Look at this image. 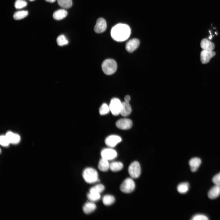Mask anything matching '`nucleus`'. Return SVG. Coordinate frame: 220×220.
<instances>
[{
  "instance_id": "obj_25",
  "label": "nucleus",
  "mask_w": 220,
  "mask_h": 220,
  "mask_svg": "<svg viewBox=\"0 0 220 220\" xmlns=\"http://www.w3.org/2000/svg\"><path fill=\"white\" fill-rule=\"evenodd\" d=\"M28 14L27 11H20L15 12L13 16V18L16 20H19L26 17Z\"/></svg>"
},
{
  "instance_id": "obj_32",
  "label": "nucleus",
  "mask_w": 220,
  "mask_h": 220,
  "mask_svg": "<svg viewBox=\"0 0 220 220\" xmlns=\"http://www.w3.org/2000/svg\"><path fill=\"white\" fill-rule=\"evenodd\" d=\"M212 181L215 185L220 186V172L213 177Z\"/></svg>"
},
{
  "instance_id": "obj_8",
  "label": "nucleus",
  "mask_w": 220,
  "mask_h": 220,
  "mask_svg": "<svg viewBox=\"0 0 220 220\" xmlns=\"http://www.w3.org/2000/svg\"><path fill=\"white\" fill-rule=\"evenodd\" d=\"M107 28V23L105 19L100 18L97 20L94 30V31L97 33L104 32Z\"/></svg>"
},
{
  "instance_id": "obj_19",
  "label": "nucleus",
  "mask_w": 220,
  "mask_h": 220,
  "mask_svg": "<svg viewBox=\"0 0 220 220\" xmlns=\"http://www.w3.org/2000/svg\"><path fill=\"white\" fill-rule=\"evenodd\" d=\"M96 208L95 204L93 202L86 203L83 207V212L86 214H89L93 212Z\"/></svg>"
},
{
  "instance_id": "obj_36",
  "label": "nucleus",
  "mask_w": 220,
  "mask_h": 220,
  "mask_svg": "<svg viewBox=\"0 0 220 220\" xmlns=\"http://www.w3.org/2000/svg\"><path fill=\"white\" fill-rule=\"evenodd\" d=\"M30 0L31 1H34V0Z\"/></svg>"
},
{
  "instance_id": "obj_24",
  "label": "nucleus",
  "mask_w": 220,
  "mask_h": 220,
  "mask_svg": "<svg viewBox=\"0 0 220 220\" xmlns=\"http://www.w3.org/2000/svg\"><path fill=\"white\" fill-rule=\"evenodd\" d=\"M105 189V187L102 184H97L91 188L90 189V193H99L102 192Z\"/></svg>"
},
{
  "instance_id": "obj_34",
  "label": "nucleus",
  "mask_w": 220,
  "mask_h": 220,
  "mask_svg": "<svg viewBox=\"0 0 220 220\" xmlns=\"http://www.w3.org/2000/svg\"><path fill=\"white\" fill-rule=\"evenodd\" d=\"M130 100V96L128 95H126L124 97V101L129 103Z\"/></svg>"
},
{
  "instance_id": "obj_13",
  "label": "nucleus",
  "mask_w": 220,
  "mask_h": 220,
  "mask_svg": "<svg viewBox=\"0 0 220 220\" xmlns=\"http://www.w3.org/2000/svg\"><path fill=\"white\" fill-rule=\"evenodd\" d=\"M131 112V107L128 102L124 101L122 103L120 114L123 116L129 115Z\"/></svg>"
},
{
  "instance_id": "obj_18",
  "label": "nucleus",
  "mask_w": 220,
  "mask_h": 220,
  "mask_svg": "<svg viewBox=\"0 0 220 220\" xmlns=\"http://www.w3.org/2000/svg\"><path fill=\"white\" fill-rule=\"evenodd\" d=\"M68 14L66 10L64 9H60L56 11L53 13V18L57 20L63 19L66 17Z\"/></svg>"
},
{
  "instance_id": "obj_7",
  "label": "nucleus",
  "mask_w": 220,
  "mask_h": 220,
  "mask_svg": "<svg viewBox=\"0 0 220 220\" xmlns=\"http://www.w3.org/2000/svg\"><path fill=\"white\" fill-rule=\"evenodd\" d=\"M132 121L129 119L123 118L119 119L116 123V126L118 128L122 130H127L132 126Z\"/></svg>"
},
{
  "instance_id": "obj_26",
  "label": "nucleus",
  "mask_w": 220,
  "mask_h": 220,
  "mask_svg": "<svg viewBox=\"0 0 220 220\" xmlns=\"http://www.w3.org/2000/svg\"><path fill=\"white\" fill-rule=\"evenodd\" d=\"M57 1L59 6L66 9L70 8L72 4V0H57Z\"/></svg>"
},
{
  "instance_id": "obj_3",
  "label": "nucleus",
  "mask_w": 220,
  "mask_h": 220,
  "mask_svg": "<svg viewBox=\"0 0 220 220\" xmlns=\"http://www.w3.org/2000/svg\"><path fill=\"white\" fill-rule=\"evenodd\" d=\"M101 68L104 73L107 75H111L114 73L117 69V64L114 60L108 59L102 63Z\"/></svg>"
},
{
  "instance_id": "obj_27",
  "label": "nucleus",
  "mask_w": 220,
  "mask_h": 220,
  "mask_svg": "<svg viewBox=\"0 0 220 220\" xmlns=\"http://www.w3.org/2000/svg\"><path fill=\"white\" fill-rule=\"evenodd\" d=\"M57 42L58 45L59 46H63L67 44L68 41L64 35H61L57 38Z\"/></svg>"
},
{
  "instance_id": "obj_22",
  "label": "nucleus",
  "mask_w": 220,
  "mask_h": 220,
  "mask_svg": "<svg viewBox=\"0 0 220 220\" xmlns=\"http://www.w3.org/2000/svg\"><path fill=\"white\" fill-rule=\"evenodd\" d=\"M115 201V197L111 195H105L102 198L103 203L106 206L112 204Z\"/></svg>"
},
{
  "instance_id": "obj_29",
  "label": "nucleus",
  "mask_w": 220,
  "mask_h": 220,
  "mask_svg": "<svg viewBox=\"0 0 220 220\" xmlns=\"http://www.w3.org/2000/svg\"><path fill=\"white\" fill-rule=\"evenodd\" d=\"M88 199L91 201H95L99 200L101 198L100 194L89 193L87 195Z\"/></svg>"
},
{
  "instance_id": "obj_9",
  "label": "nucleus",
  "mask_w": 220,
  "mask_h": 220,
  "mask_svg": "<svg viewBox=\"0 0 220 220\" xmlns=\"http://www.w3.org/2000/svg\"><path fill=\"white\" fill-rule=\"evenodd\" d=\"M102 158L107 160H112L117 156L116 151L112 149L105 148L102 150L101 152Z\"/></svg>"
},
{
  "instance_id": "obj_4",
  "label": "nucleus",
  "mask_w": 220,
  "mask_h": 220,
  "mask_svg": "<svg viewBox=\"0 0 220 220\" xmlns=\"http://www.w3.org/2000/svg\"><path fill=\"white\" fill-rule=\"evenodd\" d=\"M135 184L133 180L130 178L125 179L120 186V190L123 192L129 193L131 192L135 188Z\"/></svg>"
},
{
  "instance_id": "obj_5",
  "label": "nucleus",
  "mask_w": 220,
  "mask_h": 220,
  "mask_svg": "<svg viewBox=\"0 0 220 220\" xmlns=\"http://www.w3.org/2000/svg\"><path fill=\"white\" fill-rule=\"evenodd\" d=\"M128 171L132 178H138L141 173V168L139 163L137 161L132 162L129 167Z\"/></svg>"
},
{
  "instance_id": "obj_35",
  "label": "nucleus",
  "mask_w": 220,
  "mask_h": 220,
  "mask_svg": "<svg viewBox=\"0 0 220 220\" xmlns=\"http://www.w3.org/2000/svg\"><path fill=\"white\" fill-rule=\"evenodd\" d=\"M46 1L51 3L54 2L56 0H45Z\"/></svg>"
},
{
  "instance_id": "obj_11",
  "label": "nucleus",
  "mask_w": 220,
  "mask_h": 220,
  "mask_svg": "<svg viewBox=\"0 0 220 220\" xmlns=\"http://www.w3.org/2000/svg\"><path fill=\"white\" fill-rule=\"evenodd\" d=\"M140 41L137 38H133L129 41L126 43L125 48L129 53H132L138 47Z\"/></svg>"
},
{
  "instance_id": "obj_20",
  "label": "nucleus",
  "mask_w": 220,
  "mask_h": 220,
  "mask_svg": "<svg viewBox=\"0 0 220 220\" xmlns=\"http://www.w3.org/2000/svg\"><path fill=\"white\" fill-rule=\"evenodd\" d=\"M110 164L108 160L102 158L99 161L98 167L99 170L102 171H106L109 168Z\"/></svg>"
},
{
  "instance_id": "obj_12",
  "label": "nucleus",
  "mask_w": 220,
  "mask_h": 220,
  "mask_svg": "<svg viewBox=\"0 0 220 220\" xmlns=\"http://www.w3.org/2000/svg\"><path fill=\"white\" fill-rule=\"evenodd\" d=\"M121 141V138L119 136L116 135H111L106 138L105 142L107 146L113 147Z\"/></svg>"
},
{
  "instance_id": "obj_10",
  "label": "nucleus",
  "mask_w": 220,
  "mask_h": 220,
  "mask_svg": "<svg viewBox=\"0 0 220 220\" xmlns=\"http://www.w3.org/2000/svg\"><path fill=\"white\" fill-rule=\"evenodd\" d=\"M215 55V53L213 51L203 50L200 54V61L202 63H208L211 59Z\"/></svg>"
},
{
  "instance_id": "obj_31",
  "label": "nucleus",
  "mask_w": 220,
  "mask_h": 220,
  "mask_svg": "<svg viewBox=\"0 0 220 220\" xmlns=\"http://www.w3.org/2000/svg\"><path fill=\"white\" fill-rule=\"evenodd\" d=\"M0 142L1 145L3 146H6L10 143L6 135H2L0 138Z\"/></svg>"
},
{
  "instance_id": "obj_16",
  "label": "nucleus",
  "mask_w": 220,
  "mask_h": 220,
  "mask_svg": "<svg viewBox=\"0 0 220 220\" xmlns=\"http://www.w3.org/2000/svg\"><path fill=\"white\" fill-rule=\"evenodd\" d=\"M201 162L200 159L199 158L194 157L191 159L189 162L191 171L193 172L196 171L200 166Z\"/></svg>"
},
{
  "instance_id": "obj_14",
  "label": "nucleus",
  "mask_w": 220,
  "mask_h": 220,
  "mask_svg": "<svg viewBox=\"0 0 220 220\" xmlns=\"http://www.w3.org/2000/svg\"><path fill=\"white\" fill-rule=\"evenodd\" d=\"M5 135L10 143L17 144L20 142V136L18 134L12 132H8Z\"/></svg>"
},
{
  "instance_id": "obj_33",
  "label": "nucleus",
  "mask_w": 220,
  "mask_h": 220,
  "mask_svg": "<svg viewBox=\"0 0 220 220\" xmlns=\"http://www.w3.org/2000/svg\"><path fill=\"white\" fill-rule=\"evenodd\" d=\"M193 220H208L207 217L203 215L198 214L194 216L192 218Z\"/></svg>"
},
{
  "instance_id": "obj_23",
  "label": "nucleus",
  "mask_w": 220,
  "mask_h": 220,
  "mask_svg": "<svg viewBox=\"0 0 220 220\" xmlns=\"http://www.w3.org/2000/svg\"><path fill=\"white\" fill-rule=\"evenodd\" d=\"M189 186V184L188 182L182 183L178 185L177 189L179 193H186L188 190Z\"/></svg>"
},
{
  "instance_id": "obj_1",
  "label": "nucleus",
  "mask_w": 220,
  "mask_h": 220,
  "mask_svg": "<svg viewBox=\"0 0 220 220\" xmlns=\"http://www.w3.org/2000/svg\"><path fill=\"white\" fill-rule=\"evenodd\" d=\"M131 30L127 25L123 24H118L111 29V35L114 40L123 42L126 40L130 36Z\"/></svg>"
},
{
  "instance_id": "obj_17",
  "label": "nucleus",
  "mask_w": 220,
  "mask_h": 220,
  "mask_svg": "<svg viewBox=\"0 0 220 220\" xmlns=\"http://www.w3.org/2000/svg\"><path fill=\"white\" fill-rule=\"evenodd\" d=\"M220 194V186L215 185L209 191L208 196L211 199H214L218 197Z\"/></svg>"
},
{
  "instance_id": "obj_6",
  "label": "nucleus",
  "mask_w": 220,
  "mask_h": 220,
  "mask_svg": "<svg viewBox=\"0 0 220 220\" xmlns=\"http://www.w3.org/2000/svg\"><path fill=\"white\" fill-rule=\"evenodd\" d=\"M122 103L120 100L117 98H114L111 100L109 107L112 114L117 116L120 114Z\"/></svg>"
},
{
  "instance_id": "obj_15",
  "label": "nucleus",
  "mask_w": 220,
  "mask_h": 220,
  "mask_svg": "<svg viewBox=\"0 0 220 220\" xmlns=\"http://www.w3.org/2000/svg\"><path fill=\"white\" fill-rule=\"evenodd\" d=\"M201 48L204 50L213 51L215 48V45L207 39H203L200 43Z\"/></svg>"
},
{
  "instance_id": "obj_28",
  "label": "nucleus",
  "mask_w": 220,
  "mask_h": 220,
  "mask_svg": "<svg viewBox=\"0 0 220 220\" xmlns=\"http://www.w3.org/2000/svg\"><path fill=\"white\" fill-rule=\"evenodd\" d=\"M110 111L109 106L106 104L103 103L99 108V112L101 115H104L108 113Z\"/></svg>"
},
{
  "instance_id": "obj_2",
  "label": "nucleus",
  "mask_w": 220,
  "mask_h": 220,
  "mask_svg": "<svg viewBox=\"0 0 220 220\" xmlns=\"http://www.w3.org/2000/svg\"><path fill=\"white\" fill-rule=\"evenodd\" d=\"M82 175L84 180L87 183H94L99 181L97 172L93 168L87 167L85 168Z\"/></svg>"
},
{
  "instance_id": "obj_21",
  "label": "nucleus",
  "mask_w": 220,
  "mask_h": 220,
  "mask_svg": "<svg viewBox=\"0 0 220 220\" xmlns=\"http://www.w3.org/2000/svg\"><path fill=\"white\" fill-rule=\"evenodd\" d=\"M123 167V164L120 162H113L110 164L109 169L112 171H119L121 170Z\"/></svg>"
},
{
  "instance_id": "obj_30",
  "label": "nucleus",
  "mask_w": 220,
  "mask_h": 220,
  "mask_svg": "<svg viewBox=\"0 0 220 220\" xmlns=\"http://www.w3.org/2000/svg\"><path fill=\"white\" fill-rule=\"evenodd\" d=\"M27 2L24 0H16L14 3V6L16 9H20L26 6Z\"/></svg>"
}]
</instances>
